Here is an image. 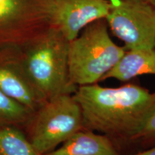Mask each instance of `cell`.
<instances>
[{
	"label": "cell",
	"instance_id": "8fae6325",
	"mask_svg": "<svg viewBox=\"0 0 155 155\" xmlns=\"http://www.w3.org/2000/svg\"><path fill=\"white\" fill-rule=\"evenodd\" d=\"M34 113L0 90V129L16 127L25 131Z\"/></svg>",
	"mask_w": 155,
	"mask_h": 155
},
{
	"label": "cell",
	"instance_id": "7c38bea8",
	"mask_svg": "<svg viewBox=\"0 0 155 155\" xmlns=\"http://www.w3.org/2000/svg\"><path fill=\"white\" fill-rule=\"evenodd\" d=\"M0 155H39L25 131L16 127L0 129Z\"/></svg>",
	"mask_w": 155,
	"mask_h": 155
},
{
	"label": "cell",
	"instance_id": "5bb4252c",
	"mask_svg": "<svg viewBox=\"0 0 155 155\" xmlns=\"http://www.w3.org/2000/svg\"><path fill=\"white\" fill-rule=\"evenodd\" d=\"M132 155H155V147Z\"/></svg>",
	"mask_w": 155,
	"mask_h": 155
},
{
	"label": "cell",
	"instance_id": "4fadbf2b",
	"mask_svg": "<svg viewBox=\"0 0 155 155\" xmlns=\"http://www.w3.org/2000/svg\"><path fill=\"white\" fill-rule=\"evenodd\" d=\"M155 147V110L141 131L128 144L121 155H132Z\"/></svg>",
	"mask_w": 155,
	"mask_h": 155
},
{
	"label": "cell",
	"instance_id": "5b68a950",
	"mask_svg": "<svg viewBox=\"0 0 155 155\" xmlns=\"http://www.w3.org/2000/svg\"><path fill=\"white\" fill-rule=\"evenodd\" d=\"M54 0H0V47L22 48L51 26Z\"/></svg>",
	"mask_w": 155,
	"mask_h": 155
},
{
	"label": "cell",
	"instance_id": "6da1fadb",
	"mask_svg": "<svg viewBox=\"0 0 155 155\" xmlns=\"http://www.w3.org/2000/svg\"><path fill=\"white\" fill-rule=\"evenodd\" d=\"M73 96L82 112L84 129L107 136L119 155L155 110V92L132 83L117 88L98 83L80 86Z\"/></svg>",
	"mask_w": 155,
	"mask_h": 155
},
{
	"label": "cell",
	"instance_id": "7a4b0ae2",
	"mask_svg": "<svg viewBox=\"0 0 155 155\" xmlns=\"http://www.w3.org/2000/svg\"><path fill=\"white\" fill-rule=\"evenodd\" d=\"M69 41L50 26L22 49L25 70L37 92L45 101L63 94H73L68 73Z\"/></svg>",
	"mask_w": 155,
	"mask_h": 155
},
{
	"label": "cell",
	"instance_id": "30bf717a",
	"mask_svg": "<svg viewBox=\"0 0 155 155\" xmlns=\"http://www.w3.org/2000/svg\"><path fill=\"white\" fill-rule=\"evenodd\" d=\"M147 74L155 75V48L126 50L118 63L103 77L101 81L115 78L124 82Z\"/></svg>",
	"mask_w": 155,
	"mask_h": 155
},
{
	"label": "cell",
	"instance_id": "ba28073f",
	"mask_svg": "<svg viewBox=\"0 0 155 155\" xmlns=\"http://www.w3.org/2000/svg\"><path fill=\"white\" fill-rule=\"evenodd\" d=\"M108 0H54L51 26L71 41L91 23L105 19Z\"/></svg>",
	"mask_w": 155,
	"mask_h": 155
},
{
	"label": "cell",
	"instance_id": "277c9868",
	"mask_svg": "<svg viewBox=\"0 0 155 155\" xmlns=\"http://www.w3.org/2000/svg\"><path fill=\"white\" fill-rule=\"evenodd\" d=\"M83 129L78 104L73 94H63L46 101L35 111L25 133L36 152L44 155Z\"/></svg>",
	"mask_w": 155,
	"mask_h": 155
},
{
	"label": "cell",
	"instance_id": "e0dca14e",
	"mask_svg": "<svg viewBox=\"0 0 155 155\" xmlns=\"http://www.w3.org/2000/svg\"><path fill=\"white\" fill-rule=\"evenodd\" d=\"M154 48H155V43H154Z\"/></svg>",
	"mask_w": 155,
	"mask_h": 155
},
{
	"label": "cell",
	"instance_id": "9c48e42d",
	"mask_svg": "<svg viewBox=\"0 0 155 155\" xmlns=\"http://www.w3.org/2000/svg\"><path fill=\"white\" fill-rule=\"evenodd\" d=\"M44 155H119V153L107 136L83 129L60 147Z\"/></svg>",
	"mask_w": 155,
	"mask_h": 155
},
{
	"label": "cell",
	"instance_id": "2e32d148",
	"mask_svg": "<svg viewBox=\"0 0 155 155\" xmlns=\"http://www.w3.org/2000/svg\"><path fill=\"white\" fill-rule=\"evenodd\" d=\"M127 1H146V0H127Z\"/></svg>",
	"mask_w": 155,
	"mask_h": 155
},
{
	"label": "cell",
	"instance_id": "8992f818",
	"mask_svg": "<svg viewBox=\"0 0 155 155\" xmlns=\"http://www.w3.org/2000/svg\"><path fill=\"white\" fill-rule=\"evenodd\" d=\"M108 28L126 50L151 49L155 43V9L147 1L110 0Z\"/></svg>",
	"mask_w": 155,
	"mask_h": 155
},
{
	"label": "cell",
	"instance_id": "9a60e30c",
	"mask_svg": "<svg viewBox=\"0 0 155 155\" xmlns=\"http://www.w3.org/2000/svg\"><path fill=\"white\" fill-rule=\"evenodd\" d=\"M147 1L155 9V0H147Z\"/></svg>",
	"mask_w": 155,
	"mask_h": 155
},
{
	"label": "cell",
	"instance_id": "3957f363",
	"mask_svg": "<svg viewBox=\"0 0 155 155\" xmlns=\"http://www.w3.org/2000/svg\"><path fill=\"white\" fill-rule=\"evenodd\" d=\"M125 52L111 40L106 19L91 23L69 41L70 81L77 87L101 82Z\"/></svg>",
	"mask_w": 155,
	"mask_h": 155
},
{
	"label": "cell",
	"instance_id": "52a82bcc",
	"mask_svg": "<svg viewBox=\"0 0 155 155\" xmlns=\"http://www.w3.org/2000/svg\"><path fill=\"white\" fill-rule=\"evenodd\" d=\"M0 90L34 112L45 102L25 71L21 48L0 47Z\"/></svg>",
	"mask_w": 155,
	"mask_h": 155
}]
</instances>
